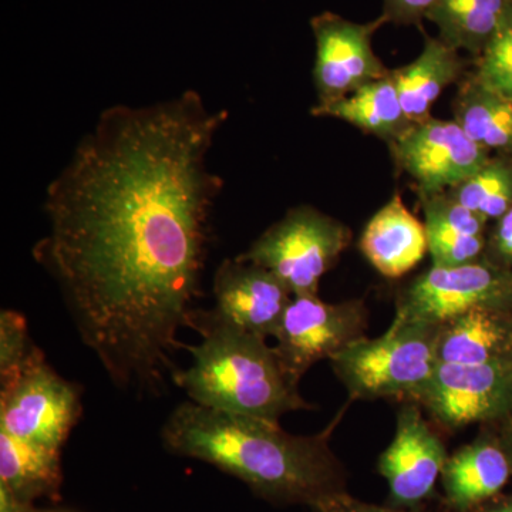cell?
Listing matches in <instances>:
<instances>
[{"label": "cell", "mask_w": 512, "mask_h": 512, "mask_svg": "<svg viewBox=\"0 0 512 512\" xmlns=\"http://www.w3.org/2000/svg\"><path fill=\"white\" fill-rule=\"evenodd\" d=\"M225 120L194 90L110 107L47 187L33 258L121 392L158 396L178 370L224 185L208 154Z\"/></svg>", "instance_id": "obj_1"}, {"label": "cell", "mask_w": 512, "mask_h": 512, "mask_svg": "<svg viewBox=\"0 0 512 512\" xmlns=\"http://www.w3.org/2000/svg\"><path fill=\"white\" fill-rule=\"evenodd\" d=\"M346 407L325 430L298 436L279 423L218 412L188 400L165 420L161 439L170 453L217 467L268 503L313 507L348 491V474L330 448Z\"/></svg>", "instance_id": "obj_2"}, {"label": "cell", "mask_w": 512, "mask_h": 512, "mask_svg": "<svg viewBox=\"0 0 512 512\" xmlns=\"http://www.w3.org/2000/svg\"><path fill=\"white\" fill-rule=\"evenodd\" d=\"M192 329L201 336L198 345L185 346L192 365L173 377L192 403L272 423L313 409L299 393L301 382L286 370L268 339L232 328L202 309L195 313Z\"/></svg>", "instance_id": "obj_3"}, {"label": "cell", "mask_w": 512, "mask_h": 512, "mask_svg": "<svg viewBox=\"0 0 512 512\" xmlns=\"http://www.w3.org/2000/svg\"><path fill=\"white\" fill-rule=\"evenodd\" d=\"M441 325L394 316L384 335L363 338L329 360L350 400L412 399L439 365Z\"/></svg>", "instance_id": "obj_4"}, {"label": "cell", "mask_w": 512, "mask_h": 512, "mask_svg": "<svg viewBox=\"0 0 512 512\" xmlns=\"http://www.w3.org/2000/svg\"><path fill=\"white\" fill-rule=\"evenodd\" d=\"M352 231L311 205L291 208L237 258L278 276L293 296L318 295L320 279L348 249Z\"/></svg>", "instance_id": "obj_5"}, {"label": "cell", "mask_w": 512, "mask_h": 512, "mask_svg": "<svg viewBox=\"0 0 512 512\" xmlns=\"http://www.w3.org/2000/svg\"><path fill=\"white\" fill-rule=\"evenodd\" d=\"M82 412L80 386L63 379L39 348L0 384V431L26 443L62 451Z\"/></svg>", "instance_id": "obj_6"}, {"label": "cell", "mask_w": 512, "mask_h": 512, "mask_svg": "<svg viewBox=\"0 0 512 512\" xmlns=\"http://www.w3.org/2000/svg\"><path fill=\"white\" fill-rule=\"evenodd\" d=\"M480 306L512 308V272L484 258L453 268L431 266L400 293L394 316L441 325Z\"/></svg>", "instance_id": "obj_7"}, {"label": "cell", "mask_w": 512, "mask_h": 512, "mask_svg": "<svg viewBox=\"0 0 512 512\" xmlns=\"http://www.w3.org/2000/svg\"><path fill=\"white\" fill-rule=\"evenodd\" d=\"M362 299L323 302L318 295L293 296L275 333V349L289 373L301 382L320 360L332 359L366 338Z\"/></svg>", "instance_id": "obj_8"}, {"label": "cell", "mask_w": 512, "mask_h": 512, "mask_svg": "<svg viewBox=\"0 0 512 512\" xmlns=\"http://www.w3.org/2000/svg\"><path fill=\"white\" fill-rule=\"evenodd\" d=\"M410 400L450 430L503 416L512 406V359L484 365L439 363Z\"/></svg>", "instance_id": "obj_9"}, {"label": "cell", "mask_w": 512, "mask_h": 512, "mask_svg": "<svg viewBox=\"0 0 512 512\" xmlns=\"http://www.w3.org/2000/svg\"><path fill=\"white\" fill-rule=\"evenodd\" d=\"M389 146L400 170L417 184L420 197L453 190L491 158L457 121L434 117L413 124Z\"/></svg>", "instance_id": "obj_10"}, {"label": "cell", "mask_w": 512, "mask_h": 512, "mask_svg": "<svg viewBox=\"0 0 512 512\" xmlns=\"http://www.w3.org/2000/svg\"><path fill=\"white\" fill-rule=\"evenodd\" d=\"M384 23L382 15L369 23L352 22L332 12L312 18L316 42L313 84L318 104L345 99L390 73L372 46L373 35Z\"/></svg>", "instance_id": "obj_11"}, {"label": "cell", "mask_w": 512, "mask_h": 512, "mask_svg": "<svg viewBox=\"0 0 512 512\" xmlns=\"http://www.w3.org/2000/svg\"><path fill=\"white\" fill-rule=\"evenodd\" d=\"M447 458L443 440L431 429L419 407H402L397 413L392 444L377 464V470L389 484L390 505L416 510L433 494Z\"/></svg>", "instance_id": "obj_12"}, {"label": "cell", "mask_w": 512, "mask_h": 512, "mask_svg": "<svg viewBox=\"0 0 512 512\" xmlns=\"http://www.w3.org/2000/svg\"><path fill=\"white\" fill-rule=\"evenodd\" d=\"M214 315L251 335L274 338L292 301L288 286L264 266L224 259L214 275Z\"/></svg>", "instance_id": "obj_13"}, {"label": "cell", "mask_w": 512, "mask_h": 512, "mask_svg": "<svg viewBox=\"0 0 512 512\" xmlns=\"http://www.w3.org/2000/svg\"><path fill=\"white\" fill-rule=\"evenodd\" d=\"M359 248L380 275L397 279L420 264L429 252V239L424 222L394 194L367 222Z\"/></svg>", "instance_id": "obj_14"}, {"label": "cell", "mask_w": 512, "mask_h": 512, "mask_svg": "<svg viewBox=\"0 0 512 512\" xmlns=\"http://www.w3.org/2000/svg\"><path fill=\"white\" fill-rule=\"evenodd\" d=\"M511 308L480 306L441 323L437 359L447 365H484L511 359Z\"/></svg>", "instance_id": "obj_15"}, {"label": "cell", "mask_w": 512, "mask_h": 512, "mask_svg": "<svg viewBox=\"0 0 512 512\" xmlns=\"http://www.w3.org/2000/svg\"><path fill=\"white\" fill-rule=\"evenodd\" d=\"M433 266L453 268L483 258L487 238L483 217L450 192L420 197Z\"/></svg>", "instance_id": "obj_16"}, {"label": "cell", "mask_w": 512, "mask_h": 512, "mask_svg": "<svg viewBox=\"0 0 512 512\" xmlns=\"http://www.w3.org/2000/svg\"><path fill=\"white\" fill-rule=\"evenodd\" d=\"M504 448L488 440L461 447L448 456L441 473L446 503L456 512H470L503 490L511 476Z\"/></svg>", "instance_id": "obj_17"}, {"label": "cell", "mask_w": 512, "mask_h": 512, "mask_svg": "<svg viewBox=\"0 0 512 512\" xmlns=\"http://www.w3.org/2000/svg\"><path fill=\"white\" fill-rule=\"evenodd\" d=\"M460 52L439 37H424L423 52L412 63L392 70L404 113L410 123L430 119L431 109L450 84L463 74Z\"/></svg>", "instance_id": "obj_18"}, {"label": "cell", "mask_w": 512, "mask_h": 512, "mask_svg": "<svg viewBox=\"0 0 512 512\" xmlns=\"http://www.w3.org/2000/svg\"><path fill=\"white\" fill-rule=\"evenodd\" d=\"M311 113L315 117H332L346 121L389 144L413 126L400 103L392 70L383 79L360 87L345 99L329 104H316Z\"/></svg>", "instance_id": "obj_19"}, {"label": "cell", "mask_w": 512, "mask_h": 512, "mask_svg": "<svg viewBox=\"0 0 512 512\" xmlns=\"http://www.w3.org/2000/svg\"><path fill=\"white\" fill-rule=\"evenodd\" d=\"M63 483L60 451L35 446L0 431V484L20 500L59 498Z\"/></svg>", "instance_id": "obj_20"}, {"label": "cell", "mask_w": 512, "mask_h": 512, "mask_svg": "<svg viewBox=\"0 0 512 512\" xmlns=\"http://www.w3.org/2000/svg\"><path fill=\"white\" fill-rule=\"evenodd\" d=\"M454 121L487 151L507 154L512 147V99L483 86L474 74L458 87Z\"/></svg>", "instance_id": "obj_21"}, {"label": "cell", "mask_w": 512, "mask_h": 512, "mask_svg": "<svg viewBox=\"0 0 512 512\" xmlns=\"http://www.w3.org/2000/svg\"><path fill=\"white\" fill-rule=\"evenodd\" d=\"M512 6V0H439L427 20L453 49L480 56Z\"/></svg>", "instance_id": "obj_22"}, {"label": "cell", "mask_w": 512, "mask_h": 512, "mask_svg": "<svg viewBox=\"0 0 512 512\" xmlns=\"http://www.w3.org/2000/svg\"><path fill=\"white\" fill-rule=\"evenodd\" d=\"M448 192L485 221L500 220L512 208V157L490 158L473 177Z\"/></svg>", "instance_id": "obj_23"}, {"label": "cell", "mask_w": 512, "mask_h": 512, "mask_svg": "<svg viewBox=\"0 0 512 512\" xmlns=\"http://www.w3.org/2000/svg\"><path fill=\"white\" fill-rule=\"evenodd\" d=\"M473 74L487 89L512 99V6L493 39L477 57Z\"/></svg>", "instance_id": "obj_24"}, {"label": "cell", "mask_w": 512, "mask_h": 512, "mask_svg": "<svg viewBox=\"0 0 512 512\" xmlns=\"http://www.w3.org/2000/svg\"><path fill=\"white\" fill-rule=\"evenodd\" d=\"M37 346L29 335L25 316L5 309L0 313V384L18 375Z\"/></svg>", "instance_id": "obj_25"}, {"label": "cell", "mask_w": 512, "mask_h": 512, "mask_svg": "<svg viewBox=\"0 0 512 512\" xmlns=\"http://www.w3.org/2000/svg\"><path fill=\"white\" fill-rule=\"evenodd\" d=\"M483 258L498 268L512 272V208L497 220L493 234L487 239Z\"/></svg>", "instance_id": "obj_26"}, {"label": "cell", "mask_w": 512, "mask_h": 512, "mask_svg": "<svg viewBox=\"0 0 512 512\" xmlns=\"http://www.w3.org/2000/svg\"><path fill=\"white\" fill-rule=\"evenodd\" d=\"M439 0H383V19L394 25H420Z\"/></svg>", "instance_id": "obj_27"}, {"label": "cell", "mask_w": 512, "mask_h": 512, "mask_svg": "<svg viewBox=\"0 0 512 512\" xmlns=\"http://www.w3.org/2000/svg\"><path fill=\"white\" fill-rule=\"evenodd\" d=\"M313 512H421L419 510H407V508L382 507V505L363 503L356 500L348 491L325 498L320 503L311 507Z\"/></svg>", "instance_id": "obj_28"}, {"label": "cell", "mask_w": 512, "mask_h": 512, "mask_svg": "<svg viewBox=\"0 0 512 512\" xmlns=\"http://www.w3.org/2000/svg\"><path fill=\"white\" fill-rule=\"evenodd\" d=\"M0 512H45L35 508L33 503L20 500L5 485L0 484Z\"/></svg>", "instance_id": "obj_29"}, {"label": "cell", "mask_w": 512, "mask_h": 512, "mask_svg": "<svg viewBox=\"0 0 512 512\" xmlns=\"http://www.w3.org/2000/svg\"><path fill=\"white\" fill-rule=\"evenodd\" d=\"M481 512H512V500L504 501V503L495 504L493 507L485 508Z\"/></svg>", "instance_id": "obj_30"}, {"label": "cell", "mask_w": 512, "mask_h": 512, "mask_svg": "<svg viewBox=\"0 0 512 512\" xmlns=\"http://www.w3.org/2000/svg\"><path fill=\"white\" fill-rule=\"evenodd\" d=\"M505 454H507L508 460H510L512 467V426L510 427V431H508L507 436V448H504Z\"/></svg>", "instance_id": "obj_31"}, {"label": "cell", "mask_w": 512, "mask_h": 512, "mask_svg": "<svg viewBox=\"0 0 512 512\" xmlns=\"http://www.w3.org/2000/svg\"><path fill=\"white\" fill-rule=\"evenodd\" d=\"M511 359H512V356H511Z\"/></svg>", "instance_id": "obj_32"}, {"label": "cell", "mask_w": 512, "mask_h": 512, "mask_svg": "<svg viewBox=\"0 0 512 512\" xmlns=\"http://www.w3.org/2000/svg\"><path fill=\"white\" fill-rule=\"evenodd\" d=\"M46 512V511H45Z\"/></svg>", "instance_id": "obj_33"}]
</instances>
